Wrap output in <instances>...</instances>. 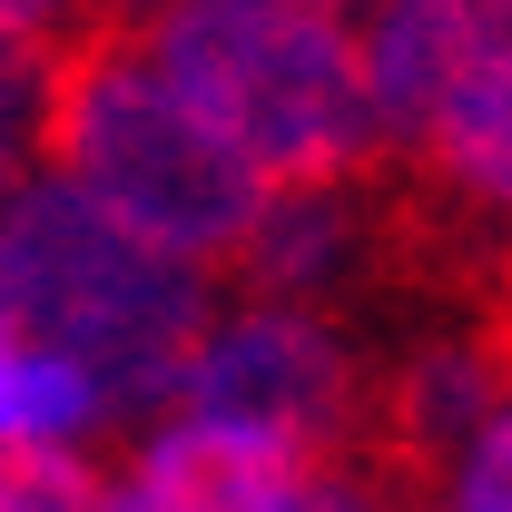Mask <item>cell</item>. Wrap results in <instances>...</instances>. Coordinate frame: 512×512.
Segmentation results:
<instances>
[{"instance_id":"obj_12","label":"cell","mask_w":512,"mask_h":512,"mask_svg":"<svg viewBox=\"0 0 512 512\" xmlns=\"http://www.w3.org/2000/svg\"><path fill=\"white\" fill-rule=\"evenodd\" d=\"M109 10H128V0H0V50H60L69 30H89Z\"/></svg>"},{"instance_id":"obj_2","label":"cell","mask_w":512,"mask_h":512,"mask_svg":"<svg viewBox=\"0 0 512 512\" xmlns=\"http://www.w3.org/2000/svg\"><path fill=\"white\" fill-rule=\"evenodd\" d=\"M40 158L50 178L99 197L138 237H158L188 266H227L247 217L266 207V178L168 89V69L148 60L138 20L109 10L89 30H69L40 79Z\"/></svg>"},{"instance_id":"obj_15","label":"cell","mask_w":512,"mask_h":512,"mask_svg":"<svg viewBox=\"0 0 512 512\" xmlns=\"http://www.w3.org/2000/svg\"><path fill=\"white\" fill-rule=\"evenodd\" d=\"M306 10H365V0H306Z\"/></svg>"},{"instance_id":"obj_16","label":"cell","mask_w":512,"mask_h":512,"mask_svg":"<svg viewBox=\"0 0 512 512\" xmlns=\"http://www.w3.org/2000/svg\"><path fill=\"white\" fill-rule=\"evenodd\" d=\"M128 10H138V0H128Z\"/></svg>"},{"instance_id":"obj_11","label":"cell","mask_w":512,"mask_h":512,"mask_svg":"<svg viewBox=\"0 0 512 512\" xmlns=\"http://www.w3.org/2000/svg\"><path fill=\"white\" fill-rule=\"evenodd\" d=\"M444 512H512V404L463 444V463L444 483Z\"/></svg>"},{"instance_id":"obj_7","label":"cell","mask_w":512,"mask_h":512,"mask_svg":"<svg viewBox=\"0 0 512 512\" xmlns=\"http://www.w3.org/2000/svg\"><path fill=\"white\" fill-rule=\"evenodd\" d=\"M414 158H434L453 188H473L483 207L512 217V40L434 109V128L414 138Z\"/></svg>"},{"instance_id":"obj_10","label":"cell","mask_w":512,"mask_h":512,"mask_svg":"<svg viewBox=\"0 0 512 512\" xmlns=\"http://www.w3.org/2000/svg\"><path fill=\"white\" fill-rule=\"evenodd\" d=\"M40 79L50 50H0V188H20V168L40 158Z\"/></svg>"},{"instance_id":"obj_3","label":"cell","mask_w":512,"mask_h":512,"mask_svg":"<svg viewBox=\"0 0 512 512\" xmlns=\"http://www.w3.org/2000/svg\"><path fill=\"white\" fill-rule=\"evenodd\" d=\"M138 40L168 69V89L266 188L345 178V168L394 148L375 119V89H365V50L335 10H306V0H168L158 20H138Z\"/></svg>"},{"instance_id":"obj_5","label":"cell","mask_w":512,"mask_h":512,"mask_svg":"<svg viewBox=\"0 0 512 512\" xmlns=\"http://www.w3.org/2000/svg\"><path fill=\"white\" fill-rule=\"evenodd\" d=\"M365 89H375V119L394 148H414L434 109L473 69L512 40V0H365Z\"/></svg>"},{"instance_id":"obj_8","label":"cell","mask_w":512,"mask_h":512,"mask_svg":"<svg viewBox=\"0 0 512 512\" xmlns=\"http://www.w3.org/2000/svg\"><path fill=\"white\" fill-rule=\"evenodd\" d=\"M79 424H99V384L69 355L30 345L20 325H0V434H60L69 444Z\"/></svg>"},{"instance_id":"obj_14","label":"cell","mask_w":512,"mask_h":512,"mask_svg":"<svg viewBox=\"0 0 512 512\" xmlns=\"http://www.w3.org/2000/svg\"><path fill=\"white\" fill-rule=\"evenodd\" d=\"M375 512H444V503H404V493H375Z\"/></svg>"},{"instance_id":"obj_1","label":"cell","mask_w":512,"mask_h":512,"mask_svg":"<svg viewBox=\"0 0 512 512\" xmlns=\"http://www.w3.org/2000/svg\"><path fill=\"white\" fill-rule=\"evenodd\" d=\"M0 286L30 345L99 384V424L178 404V375L207 335V266L138 237L69 178H20L0 188Z\"/></svg>"},{"instance_id":"obj_13","label":"cell","mask_w":512,"mask_h":512,"mask_svg":"<svg viewBox=\"0 0 512 512\" xmlns=\"http://www.w3.org/2000/svg\"><path fill=\"white\" fill-rule=\"evenodd\" d=\"M89 512H158V503H148V493H138V473H128V483H99Z\"/></svg>"},{"instance_id":"obj_9","label":"cell","mask_w":512,"mask_h":512,"mask_svg":"<svg viewBox=\"0 0 512 512\" xmlns=\"http://www.w3.org/2000/svg\"><path fill=\"white\" fill-rule=\"evenodd\" d=\"M99 473L60 434H0V512H89Z\"/></svg>"},{"instance_id":"obj_4","label":"cell","mask_w":512,"mask_h":512,"mask_svg":"<svg viewBox=\"0 0 512 512\" xmlns=\"http://www.w3.org/2000/svg\"><path fill=\"white\" fill-rule=\"evenodd\" d=\"M178 404L188 414H227V424H266L296 453H345L355 434V404H365V355L345 345V316H316V306H276V296H247V316L207 325L178 375Z\"/></svg>"},{"instance_id":"obj_6","label":"cell","mask_w":512,"mask_h":512,"mask_svg":"<svg viewBox=\"0 0 512 512\" xmlns=\"http://www.w3.org/2000/svg\"><path fill=\"white\" fill-rule=\"evenodd\" d=\"M316 453H296L266 424H227V414H188L138 453V493L158 512H286L296 473Z\"/></svg>"}]
</instances>
